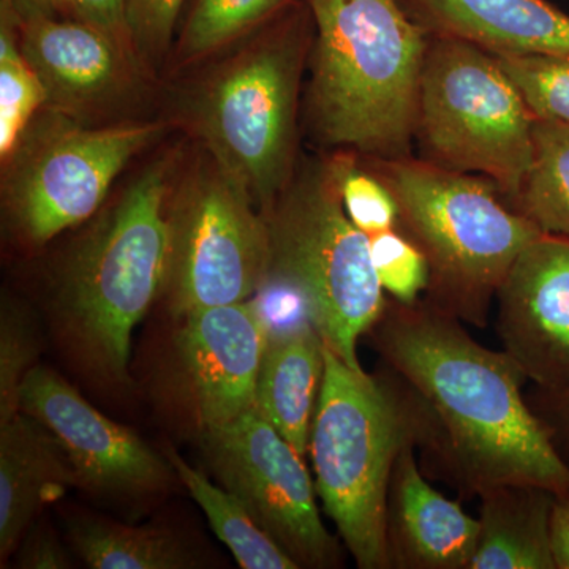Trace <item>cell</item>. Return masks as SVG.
Returning <instances> with one entry per match:
<instances>
[{
  "label": "cell",
  "mask_w": 569,
  "mask_h": 569,
  "mask_svg": "<svg viewBox=\"0 0 569 569\" xmlns=\"http://www.w3.org/2000/svg\"><path fill=\"white\" fill-rule=\"evenodd\" d=\"M535 119L492 52L430 33L417 127L427 162L482 176L512 201L533 163Z\"/></svg>",
  "instance_id": "8"
},
{
  "label": "cell",
  "mask_w": 569,
  "mask_h": 569,
  "mask_svg": "<svg viewBox=\"0 0 569 569\" xmlns=\"http://www.w3.org/2000/svg\"><path fill=\"white\" fill-rule=\"evenodd\" d=\"M22 413L59 441L77 475L78 488L99 496L138 498L170 486V460L137 433L103 417L54 370L36 366L20 396Z\"/></svg>",
  "instance_id": "12"
},
{
  "label": "cell",
  "mask_w": 569,
  "mask_h": 569,
  "mask_svg": "<svg viewBox=\"0 0 569 569\" xmlns=\"http://www.w3.org/2000/svg\"><path fill=\"white\" fill-rule=\"evenodd\" d=\"M39 331L31 312L13 299H2L0 310V425L20 413L26 377L37 365Z\"/></svg>",
  "instance_id": "27"
},
{
  "label": "cell",
  "mask_w": 569,
  "mask_h": 569,
  "mask_svg": "<svg viewBox=\"0 0 569 569\" xmlns=\"http://www.w3.org/2000/svg\"><path fill=\"white\" fill-rule=\"evenodd\" d=\"M181 361L197 400L203 432L254 408L258 376L271 328L260 296L183 316Z\"/></svg>",
  "instance_id": "14"
},
{
  "label": "cell",
  "mask_w": 569,
  "mask_h": 569,
  "mask_svg": "<svg viewBox=\"0 0 569 569\" xmlns=\"http://www.w3.org/2000/svg\"><path fill=\"white\" fill-rule=\"evenodd\" d=\"M204 451L217 481L244 503L299 568L340 567L342 546L321 519L305 456L257 407L204 432Z\"/></svg>",
  "instance_id": "11"
},
{
  "label": "cell",
  "mask_w": 569,
  "mask_h": 569,
  "mask_svg": "<svg viewBox=\"0 0 569 569\" xmlns=\"http://www.w3.org/2000/svg\"><path fill=\"white\" fill-rule=\"evenodd\" d=\"M48 96L39 74L24 58L17 13L0 0V156L10 159L26 130L47 107Z\"/></svg>",
  "instance_id": "24"
},
{
  "label": "cell",
  "mask_w": 569,
  "mask_h": 569,
  "mask_svg": "<svg viewBox=\"0 0 569 569\" xmlns=\"http://www.w3.org/2000/svg\"><path fill=\"white\" fill-rule=\"evenodd\" d=\"M71 548L96 569H189L192 550L171 531L104 519H81L69 527Z\"/></svg>",
  "instance_id": "21"
},
{
  "label": "cell",
  "mask_w": 569,
  "mask_h": 569,
  "mask_svg": "<svg viewBox=\"0 0 569 569\" xmlns=\"http://www.w3.org/2000/svg\"><path fill=\"white\" fill-rule=\"evenodd\" d=\"M505 353L541 391H569V239L541 234L497 291Z\"/></svg>",
  "instance_id": "13"
},
{
  "label": "cell",
  "mask_w": 569,
  "mask_h": 569,
  "mask_svg": "<svg viewBox=\"0 0 569 569\" xmlns=\"http://www.w3.org/2000/svg\"><path fill=\"white\" fill-rule=\"evenodd\" d=\"M417 451L410 445L400 452L389 482V569H468L477 550L478 519L427 481Z\"/></svg>",
  "instance_id": "16"
},
{
  "label": "cell",
  "mask_w": 569,
  "mask_h": 569,
  "mask_svg": "<svg viewBox=\"0 0 569 569\" xmlns=\"http://www.w3.org/2000/svg\"><path fill=\"white\" fill-rule=\"evenodd\" d=\"M58 3L73 11L77 20L103 32L134 63L138 62L130 36L129 0H58Z\"/></svg>",
  "instance_id": "31"
},
{
  "label": "cell",
  "mask_w": 569,
  "mask_h": 569,
  "mask_svg": "<svg viewBox=\"0 0 569 569\" xmlns=\"http://www.w3.org/2000/svg\"><path fill=\"white\" fill-rule=\"evenodd\" d=\"M20 41L47 91V107L71 118L118 97L137 66L103 32L56 14L20 21Z\"/></svg>",
  "instance_id": "15"
},
{
  "label": "cell",
  "mask_w": 569,
  "mask_h": 569,
  "mask_svg": "<svg viewBox=\"0 0 569 569\" xmlns=\"http://www.w3.org/2000/svg\"><path fill=\"white\" fill-rule=\"evenodd\" d=\"M397 206V228L430 269L426 301L462 323L486 328L497 291L520 252L545 234L501 201L498 187L411 157L373 160Z\"/></svg>",
  "instance_id": "4"
},
{
  "label": "cell",
  "mask_w": 569,
  "mask_h": 569,
  "mask_svg": "<svg viewBox=\"0 0 569 569\" xmlns=\"http://www.w3.org/2000/svg\"><path fill=\"white\" fill-rule=\"evenodd\" d=\"M293 0H197L178 43L179 62L200 61L282 14Z\"/></svg>",
  "instance_id": "25"
},
{
  "label": "cell",
  "mask_w": 569,
  "mask_h": 569,
  "mask_svg": "<svg viewBox=\"0 0 569 569\" xmlns=\"http://www.w3.org/2000/svg\"><path fill=\"white\" fill-rule=\"evenodd\" d=\"M163 295L176 317L260 293L269 230L249 192L209 153L173 187Z\"/></svg>",
  "instance_id": "9"
},
{
  "label": "cell",
  "mask_w": 569,
  "mask_h": 569,
  "mask_svg": "<svg viewBox=\"0 0 569 569\" xmlns=\"http://www.w3.org/2000/svg\"><path fill=\"white\" fill-rule=\"evenodd\" d=\"M160 132V123L88 129L51 108L33 119L3 163L7 212L17 233L41 246L86 222L123 168Z\"/></svg>",
  "instance_id": "10"
},
{
  "label": "cell",
  "mask_w": 569,
  "mask_h": 569,
  "mask_svg": "<svg viewBox=\"0 0 569 569\" xmlns=\"http://www.w3.org/2000/svg\"><path fill=\"white\" fill-rule=\"evenodd\" d=\"M17 565L26 569L70 568L69 553L47 527L26 531L17 549Z\"/></svg>",
  "instance_id": "32"
},
{
  "label": "cell",
  "mask_w": 569,
  "mask_h": 569,
  "mask_svg": "<svg viewBox=\"0 0 569 569\" xmlns=\"http://www.w3.org/2000/svg\"><path fill=\"white\" fill-rule=\"evenodd\" d=\"M556 493L533 485L497 486L479 496L477 550L468 569H557Z\"/></svg>",
  "instance_id": "20"
},
{
  "label": "cell",
  "mask_w": 569,
  "mask_h": 569,
  "mask_svg": "<svg viewBox=\"0 0 569 569\" xmlns=\"http://www.w3.org/2000/svg\"><path fill=\"white\" fill-rule=\"evenodd\" d=\"M167 459L176 477L189 490L193 500L203 509L209 526L217 538L233 553L239 567L244 569H298L296 561L250 516L249 509L230 490L219 488L168 449Z\"/></svg>",
  "instance_id": "22"
},
{
  "label": "cell",
  "mask_w": 569,
  "mask_h": 569,
  "mask_svg": "<svg viewBox=\"0 0 569 569\" xmlns=\"http://www.w3.org/2000/svg\"><path fill=\"white\" fill-rule=\"evenodd\" d=\"M418 425L383 372L355 370L325 343V377L309 455L326 516L359 569H389L387 503L400 452Z\"/></svg>",
  "instance_id": "5"
},
{
  "label": "cell",
  "mask_w": 569,
  "mask_h": 569,
  "mask_svg": "<svg viewBox=\"0 0 569 569\" xmlns=\"http://www.w3.org/2000/svg\"><path fill=\"white\" fill-rule=\"evenodd\" d=\"M552 553L557 569H569V500L557 498L552 511Z\"/></svg>",
  "instance_id": "34"
},
{
  "label": "cell",
  "mask_w": 569,
  "mask_h": 569,
  "mask_svg": "<svg viewBox=\"0 0 569 569\" xmlns=\"http://www.w3.org/2000/svg\"><path fill=\"white\" fill-rule=\"evenodd\" d=\"M530 406L549 430L560 452L561 448H569V391L549 392L539 389V396Z\"/></svg>",
  "instance_id": "33"
},
{
  "label": "cell",
  "mask_w": 569,
  "mask_h": 569,
  "mask_svg": "<svg viewBox=\"0 0 569 569\" xmlns=\"http://www.w3.org/2000/svg\"><path fill=\"white\" fill-rule=\"evenodd\" d=\"M183 0H129V26L137 61L156 63L167 54Z\"/></svg>",
  "instance_id": "30"
},
{
  "label": "cell",
  "mask_w": 569,
  "mask_h": 569,
  "mask_svg": "<svg viewBox=\"0 0 569 569\" xmlns=\"http://www.w3.org/2000/svg\"><path fill=\"white\" fill-rule=\"evenodd\" d=\"M413 411L425 467L479 497L503 485H533L569 500V462L535 413L527 378L503 350L477 342L459 318L426 299L388 298L366 335Z\"/></svg>",
  "instance_id": "1"
},
{
  "label": "cell",
  "mask_w": 569,
  "mask_h": 569,
  "mask_svg": "<svg viewBox=\"0 0 569 569\" xmlns=\"http://www.w3.org/2000/svg\"><path fill=\"white\" fill-rule=\"evenodd\" d=\"M323 377L325 342L307 317L302 323L271 331L254 407L301 456L309 452Z\"/></svg>",
  "instance_id": "19"
},
{
  "label": "cell",
  "mask_w": 569,
  "mask_h": 569,
  "mask_svg": "<svg viewBox=\"0 0 569 569\" xmlns=\"http://www.w3.org/2000/svg\"><path fill=\"white\" fill-rule=\"evenodd\" d=\"M263 216L269 230L264 284L293 295L326 346L351 369L365 370L359 339L383 312L387 295L369 236L348 219L328 162L295 174Z\"/></svg>",
  "instance_id": "6"
},
{
  "label": "cell",
  "mask_w": 569,
  "mask_h": 569,
  "mask_svg": "<svg viewBox=\"0 0 569 569\" xmlns=\"http://www.w3.org/2000/svg\"><path fill=\"white\" fill-rule=\"evenodd\" d=\"M511 208L542 233L569 239V123L535 119L533 163Z\"/></svg>",
  "instance_id": "23"
},
{
  "label": "cell",
  "mask_w": 569,
  "mask_h": 569,
  "mask_svg": "<svg viewBox=\"0 0 569 569\" xmlns=\"http://www.w3.org/2000/svg\"><path fill=\"white\" fill-rule=\"evenodd\" d=\"M369 239L373 266L385 295L400 305H417L430 282L425 253L399 228L369 236Z\"/></svg>",
  "instance_id": "29"
},
{
  "label": "cell",
  "mask_w": 569,
  "mask_h": 569,
  "mask_svg": "<svg viewBox=\"0 0 569 569\" xmlns=\"http://www.w3.org/2000/svg\"><path fill=\"white\" fill-rule=\"evenodd\" d=\"M306 11L282 21L213 71L194 96V130L266 213L295 176L299 82L310 51Z\"/></svg>",
  "instance_id": "7"
},
{
  "label": "cell",
  "mask_w": 569,
  "mask_h": 569,
  "mask_svg": "<svg viewBox=\"0 0 569 569\" xmlns=\"http://www.w3.org/2000/svg\"><path fill=\"white\" fill-rule=\"evenodd\" d=\"M78 488L59 441L29 415L0 425V563L17 552L37 515Z\"/></svg>",
  "instance_id": "18"
},
{
  "label": "cell",
  "mask_w": 569,
  "mask_h": 569,
  "mask_svg": "<svg viewBox=\"0 0 569 569\" xmlns=\"http://www.w3.org/2000/svg\"><path fill=\"white\" fill-rule=\"evenodd\" d=\"M316 26L307 108L326 146L410 157L430 32L402 0H307Z\"/></svg>",
  "instance_id": "2"
},
{
  "label": "cell",
  "mask_w": 569,
  "mask_h": 569,
  "mask_svg": "<svg viewBox=\"0 0 569 569\" xmlns=\"http://www.w3.org/2000/svg\"><path fill=\"white\" fill-rule=\"evenodd\" d=\"M326 162L348 219L359 231L376 236L397 228L399 206L380 176L359 167L348 153Z\"/></svg>",
  "instance_id": "26"
},
{
  "label": "cell",
  "mask_w": 569,
  "mask_h": 569,
  "mask_svg": "<svg viewBox=\"0 0 569 569\" xmlns=\"http://www.w3.org/2000/svg\"><path fill=\"white\" fill-rule=\"evenodd\" d=\"M173 162L152 163L67 257L56 291L63 337L103 380H127L133 329L163 295Z\"/></svg>",
  "instance_id": "3"
},
{
  "label": "cell",
  "mask_w": 569,
  "mask_h": 569,
  "mask_svg": "<svg viewBox=\"0 0 569 569\" xmlns=\"http://www.w3.org/2000/svg\"><path fill=\"white\" fill-rule=\"evenodd\" d=\"M437 36L458 37L492 54L569 56V14L548 0H402Z\"/></svg>",
  "instance_id": "17"
},
{
  "label": "cell",
  "mask_w": 569,
  "mask_h": 569,
  "mask_svg": "<svg viewBox=\"0 0 569 569\" xmlns=\"http://www.w3.org/2000/svg\"><path fill=\"white\" fill-rule=\"evenodd\" d=\"M17 13L18 21L28 20L37 14H56L59 7L58 0H6Z\"/></svg>",
  "instance_id": "35"
},
{
  "label": "cell",
  "mask_w": 569,
  "mask_h": 569,
  "mask_svg": "<svg viewBox=\"0 0 569 569\" xmlns=\"http://www.w3.org/2000/svg\"><path fill=\"white\" fill-rule=\"evenodd\" d=\"M493 56L535 118L569 123V56Z\"/></svg>",
  "instance_id": "28"
}]
</instances>
